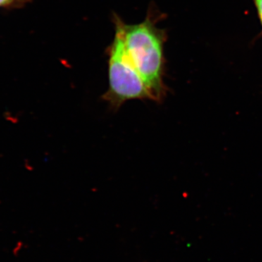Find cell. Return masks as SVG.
Masks as SVG:
<instances>
[{"label":"cell","instance_id":"6da1fadb","mask_svg":"<svg viewBox=\"0 0 262 262\" xmlns=\"http://www.w3.org/2000/svg\"><path fill=\"white\" fill-rule=\"evenodd\" d=\"M127 56L149 89L152 100L162 101L166 94L164 84V35L151 18L127 25L117 19Z\"/></svg>","mask_w":262,"mask_h":262},{"label":"cell","instance_id":"7a4b0ae2","mask_svg":"<svg viewBox=\"0 0 262 262\" xmlns=\"http://www.w3.org/2000/svg\"><path fill=\"white\" fill-rule=\"evenodd\" d=\"M108 77V88L103 98L114 108L131 100H152L145 82L127 56L123 38L117 27L110 47Z\"/></svg>","mask_w":262,"mask_h":262},{"label":"cell","instance_id":"3957f363","mask_svg":"<svg viewBox=\"0 0 262 262\" xmlns=\"http://www.w3.org/2000/svg\"><path fill=\"white\" fill-rule=\"evenodd\" d=\"M28 0H0V8L12 9L23 5Z\"/></svg>","mask_w":262,"mask_h":262},{"label":"cell","instance_id":"277c9868","mask_svg":"<svg viewBox=\"0 0 262 262\" xmlns=\"http://www.w3.org/2000/svg\"><path fill=\"white\" fill-rule=\"evenodd\" d=\"M257 9L258 16L262 24V0H253Z\"/></svg>","mask_w":262,"mask_h":262}]
</instances>
